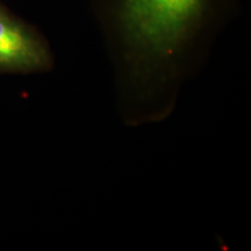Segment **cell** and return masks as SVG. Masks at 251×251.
<instances>
[{
  "mask_svg": "<svg viewBox=\"0 0 251 251\" xmlns=\"http://www.w3.org/2000/svg\"><path fill=\"white\" fill-rule=\"evenodd\" d=\"M202 0H126L128 35L153 55L171 54L199 12Z\"/></svg>",
  "mask_w": 251,
  "mask_h": 251,
  "instance_id": "obj_1",
  "label": "cell"
},
{
  "mask_svg": "<svg viewBox=\"0 0 251 251\" xmlns=\"http://www.w3.org/2000/svg\"><path fill=\"white\" fill-rule=\"evenodd\" d=\"M41 61L35 41L17 25L0 17V65L31 67Z\"/></svg>",
  "mask_w": 251,
  "mask_h": 251,
  "instance_id": "obj_2",
  "label": "cell"
}]
</instances>
